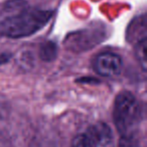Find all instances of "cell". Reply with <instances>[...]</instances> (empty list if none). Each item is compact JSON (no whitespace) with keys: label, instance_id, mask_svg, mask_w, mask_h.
Returning <instances> with one entry per match:
<instances>
[{"label":"cell","instance_id":"8","mask_svg":"<svg viewBox=\"0 0 147 147\" xmlns=\"http://www.w3.org/2000/svg\"><path fill=\"white\" fill-rule=\"evenodd\" d=\"M147 40L146 37L141 40H139L138 42H136L135 45V53L136 57H137L138 61H139L140 65H141L142 69L145 71L146 70V48H147Z\"/></svg>","mask_w":147,"mask_h":147},{"label":"cell","instance_id":"2","mask_svg":"<svg viewBox=\"0 0 147 147\" xmlns=\"http://www.w3.org/2000/svg\"><path fill=\"white\" fill-rule=\"evenodd\" d=\"M113 120L121 137L136 135L141 120V109L136 97L130 91H121L116 96Z\"/></svg>","mask_w":147,"mask_h":147},{"label":"cell","instance_id":"9","mask_svg":"<svg viewBox=\"0 0 147 147\" xmlns=\"http://www.w3.org/2000/svg\"><path fill=\"white\" fill-rule=\"evenodd\" d=\"M72 147H93V145L87 134H81L74 139Z\"/></svg>","mask_w":147,"mask_h":147},{"label":"cell","instance_id":"4","mask_svg":"<svg viewBox=\"0 0 147 147\" xmlns=\"http://www.w3.org/2000/svg\"><path fill=\"white\" fill-rule=\"evenodd\" d=\"M122 59L113 52L100 53L93 60V68L101 76L115 77L122 71Z\"/></svg>","mask_w":147,"mask_h":147},{"label":"cell","instance_id":"7","mask_svg":"<svg viewBox=\"0 0 147 147\" xmlns=\"http://www.w3.org/2000/svg\"><path fill=\"white\" fill-rule=\"evenodd\" d=\"M39 58L44 62H51L57 56V46L53 41H45L39 47Z\"/></svg>","mask_w":147,"mask_h":147},{"label":"cell","instance_id":"5","mask_svg":"<svg viewBox=\"0 0 147 147\" xmlns=\"http://www.w3.org/2000/svg\"><path fill=\"white\" fill-rule=\"evenodd\" d=\"M88 136L93 147H115L112 129L104 122H99L93 126Z\"/></svg>","mask_w":147,"mask_h":147},{"label":"cell","instance_id":"3","mask_svg":"<svg viewBox=\"0 0 147 147\" xmlns=\"http://www.w3.org/2000/svg\"><path fill=\"white\" fill-rule=\"evenodd\" d=\"M106 38V30L99 26L85 28L72 32L65 38L64 45L69 50L75 52H83L103 42Z\"/></svg>","mask_w":147,"mask_h":147},{"label":"cell","instance_id":"6","mask_svg":"<svg viewBox=\"0 0 147 147\" xmlns=\"http://www.w3.org/2000/svg\"><path fill=\"white\" fill-rule=\"evenodd\" d=\"M146 37V18L144 15L135 18L130 23L127 30V39L129 42H138Z\"/></svg>","mask_w":147,"mask_h":147},{"label":"cell","instance_id":"1","mask_svg":"<svg viewBox=\"0 0 147 147\" xmlns=\"http://www.w3.org/2000/svg\"><path fill=\"white\" fill-rule=\"evenodd\" d=\"M53 11L31 7L24 0H10L0 12V35L23 38L36 34L53 18Z\"/></svg>","mask_w":147,"mask_h":147}]
</instances>
